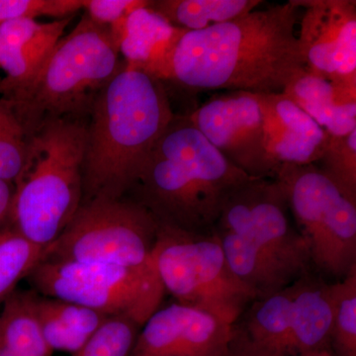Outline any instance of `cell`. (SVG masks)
I'll return each instance as SVG.
<instances>
[{
  "label": "cell",
  "mask_w": 356,
  "mask_h": 356,
  "mask_svg": "<svg viewBox=\"0 0 356 356\" xmlns=\"http://www.w3.org/2000/svg\"><path fill=\"white\" fill-rule=\"evenodd\" d=\"M331 283L306 273L293 283L292 356H307L330 350L332 327Z\"/></svg>",
  "instance_id": "e0dca14e"
},
{
  "label": "cell",
  "mask_w": 356,
  "mask_h": 356,
  "mask_svg": "<svg viewBox=\"0 0 356 356\" xmlns=\"http://www.w3.org/2000/svg\"><path fill=\"white\" fill-rule=\"evenodd\" d=\"M46 248L30 242L13 225L0 229V304L43 261Z\"/></svg>",
  "instance_id": "cb8c5ba5"
},
{
  "label": "cell",
  "mask_w": 356,
  "mask_h": 356,
  "mask_svg": "<svg viewBox=\"0 0 356 356\" xmlns=\"http://www.w3.org/2000/svg\"><path fill=\"white\" fill-rule=\"evenodd\" d=\"M315 165L344 197L356 203V130L346 136H329Z\"/></svg>",
  "instance_id": "484cf974"
},
{
  "label": "cell",
  "mask_w": 356,
  "mask_h": 356,
  "mask_svg": "<svg viewBox=\"0 0 356 356\" xmlns=\"http://www.w3.org/2000/svg\"><path fill=\"white\" fill-rule=\"evenodd\" d=\"M234 334L217 316L175 303L147 318L129 356H224Z\"/></svg>",
  "instance_id": "4fadbf2b"
},
{
  "label": "cell",
  "mask_w": 356,
  "mask_h": 356,
  "mask_svg": "<svg viewBox=\"0 0 356 356\" xmlns=\"http://www.w3.org/2000/svg\"><path fill=\"white\" fill-rule=\"evenodd\" d=\"M307 356H334L331 351H321V353H313V355Z\"/></svg>",
  "instance_id": "d6a6232c"
},
{
  "label": "cell",
  "mask_w": 356,
  "mask_h": 356,
  "mask_svg": "<svg viewBox=\"0 0 356 356\" xmlns=\"http://www.w3.org/2000/svg\"><path fill=\"white\" fill-rule=\"evenodd\" d=\"M165 292L177 303L194 307L235 325L257 300L229 268L214 233L195 234L159 222L153 254Z\"/></svg>",
  "instance_id": "8992f818"
},
{
  "label": "cell",
  "mask_w": 356,
  "mask_h": 356,
  "mask_svg": "<svg viewBox=\"0 0 356 356\" xmlns=\"http://www.w3.org/2000/svg\"><path fill=\"white\" fill-rule=\"evenodd\" d=\"M298 0L186 31L149 76L193 90L282 92L307 69L295 27Z\"/></svg>",
  "instance_id": "6da1fadb"
},
{
  "label": "cell",
  "mask_w": 356,
  "mask_h": 356,
  "mask_svg": "<svg viewBox=\"0 0 356 356\" xmlns=\"http://www.w3.org/2000/svg\"><path fill=\"white\" fill-rule=\"evenodd\" d=\"M298 39L307 69L356 83V1L298 0Z\"/></svg>",
  "instance_id": "7c38bea8"
},
{
  "label": "cell",
  "mask_w": 356,
  "mask_h": 356,
  "mask_svg": "<svg viewBox=\"0 0 356 356\" xmlns=\"http://www.w3.org/2000/svg\"><path fill=\"white\" fill-rule=\"evenodd\" d=\"M122 65L119 44L110 28L95 24L83 13L36 72L2 97L13 102L30 137L44 122L86 118L96 96Z\"/></svg>",
  "instance_id": "5b68a950"
},
{
  "label": "cell",
  "mask_w": 356,
  "mask_h": 356,
  "mask_svg": "<svg viewBox=\"0 0 356 356\" xmlns=\"http://www.w3.org/2000/svg\"><path fill=\"white\" fill-rule=\"evenodd\" d=\"M293 284L254 300L243 314L235 329L248 341L267 353L292 356L291 337Z\"/></svg>",
  "instance_id": "ffe728a7"
},
{
  "label": "cell",
  "mask_w": 356,
  "mask_h": 356,
  "mask_svg": "<svg viewBox=\"0 0 356 356\" xmlns=\"http://www.w3.org/2000/svg\"><path fill=\"white\" fill-rule=\"evenodd\" d=\"M81 9L83 0H0V25L41 16L63 19L74 16Z\"/></svg>",
  "instance_id": "f1b7e54d"
},
{
  "label": "cell",
  "mask_w": 356,
  "mask_h": 356,
  "mask_svg": "<svg viewBox=\"0 0 356 356\" xmlns=\"http://www.w3.org/2000/svg\"><path fill=\"white\" fill-rule=\"evenodd\" d=\"M140 329L132 318L110 316L72 356H129Z\"/></svg>",
  "instance_id": "83f0119b"
},
{
  "label": "cell",
  "mask_w": 356,
  "mask_h": 356,
  "mask_svg": "<svg viewBox=\"0 0 356 356\" xmlns=\"http://www.w3.org/2000/svg\"><path fill=\"white\" fill-rule=\"evenodd\" d=\"M331 289L330 350L334 356H356V267Z\"/></svg>",
  "instance_id": "d4e9b609"
},
{
  "label": "cell",
  "mask_w": 356,
  "mask_h": 356,
  "mask_svg": "<svg viewBox=\"0 0 356 356\" xmlns=\"http://www.w3.org/2000/svg\"><path fill=\"white\" fill-rule=\"evenodd\" d=\"M15 185L0 179V229L10 224Z\"/></svg>",
  "instance_id": "1f68e13d"
},
{
  "label": "cell",
  "mask_w": 356,
  "mask_h": 356,
  "mask_svg": "<svg viewBox=\"0 0 356 356\" xmlns=\"http://www.w3.org/2000/svg\"><path fill=\"white\" fill-rule=\"evenodd\" d=\"M88 116L83 202L124 197L175 118L165 83L123 60Z\"/></svg>",
  "instance_id": "7a4b0ae2"
},
{
  "label": "cell",
  "mask_w": 356,
  "mask_h": 356,
  "mask_svg": "<svg viewBox=\"0 0 356 356\" xmlns=\"http://www.w3.org/2000/svg\"><path fill=\"white\" fill-rule=\"evenodd\" d=\"M34 291L107 316H124L140 327L163 301L154 266L133 268L105 264L43 259L27 277Z\"/></svg>",
  "instance_id": "9c48e42d"
},
{
  "label": "cell",
  "mask_w": 356,
  "mask_h": 356,
  "mask_svg": "<svg viewBox=\"0 0 356 356\" xmlns=\"http://www.w3.org/2000/svg\"><path fill=\"white\" fill-rule=\"evenodd\" d=\"M147 3L134 10L124 23L119 51L127 67L149 74L186 31L170 24Z\"/></svg>",
  "instance_id": "ac0fdd59"
},
{
  "label": "cell",
  "mask_w": 356,
  "mask_h": 356,
  "mask_svg": "<svg viewBox=\"0 0 356 356\" xmlns=\"http://www.w3.org/2000/svg\"><path fill=\"white\" fill-rule=\"evenodd\" d=\"M214 229L252 243L299 280L312 266L305 241L289 219L286 196L277 180L252 178L229 196Z\"/></svg>",
  "instance_id": "30bf717a"
},
{
  "label": "cell",
  "mask_w": 356,
  "mask_h": 356,
  "mask_svg": "<svg viewBox=\"0 0 356 356\" xmlns=\"http://www.w3.org/2000/svg\"><path fill=\"white\" fill-rule=\"evenodd\" d=\"M261 3L259 0H153L147 7L175 27L201 31L252 13Z\"/></svg>",
  "instance_id": "603a6c76"
},
{
  "label": "cell",
  "mask_w": 356,
  "mask_h": 356,
  "mask_svg": "<svg viewBox=\"0 0 356 356\" xmlns=\"http://www.w3.org/2000/svg\"><path fill=\"white\" fill-rule=\"evenodd\" d=\"M204 137L252 178L269 177L264 146V117L254 93L214 95L187 115Z\"/></svg>",
  "instance_id": "8fae6325"
},
{
  "label": "cell",
  "mask_w": 356,
  "mask_h": 356,
  "mask_svg": "<svg viewBox=\"0 0 356 356\" xmlns=\"http://www.w3.org/2000/svg\"><path fill=\"white\" fill-rule=\"evenodd\" d=\"M224 356H283L273 355L267 351L261 350L248 341L241 332L235 329L233 341L229 344L228 350Z\"/></svg>",
  "instance_id": "4dcf8cb0"
},
{
  "label": "cell",
  "mask_w": 356,
  "mask_h": 356,
  "mask_svg": "<svg viewBox=\"0 0 356 356\" xmlns=\"http://www.w3.org/2000/svg\"><path fill=\"white\" fill-rule=\"evenodd\" d=\"M34 290H15L0 315V356H51L35 310Z\"/></svg>",
  "instance_id": "7402d4cb"
},
{
  "label": "cell",
  "mask_w": 356,
  "mask_h": 356,
  "mask_svg": "<svg viewBox=\"0 0 356 356\" xmlns=\"http://www.w3.org/2000/svg\"><path fill=\"white\" fill-rule=\"evenodd\" d=\"M147 0H83L84 14L95 24L106 26L119 44L124 23L136 9Z\"/></svg>",
  "instance_id": "f546056e"
},
{
  "label": "cell",
  "mask_w": 356,
  "mask_h": 356,
  "mask_svg": "<svg viewBox=\"0 0 356 356\" xmlns=\"http://www.w3.org/2000/svg\"><path fill=\"white\" fill-rule=\"evenodd\" d=\"M330 136L356 130V83L306 69L282 91Z\"/></svg>",
  "instance_id": "2e32d148"
},
{
  "label": "cell",
  "mask_w": 356,
  "mask_h": 356,
  "mask_svg": "<svg viewBox=\"0 0 356 356\" xmlns=\"http://www.w3.org/2000/svg\"><path fill=\"white\" fill-rule=\"evenodd\" d=\"M49 23L34 19L9 21L0 25V95L4 96L27 81L39 69L72 18Z\"/></svg>",
  "instance_id": "9a60e30c"
},
{
  "label": "cell",
  "mask_w": 356,
  "mask_h": 356,
  "mask_svg": "<svg viewBox=\"0 0 356 356\" xmlns=\"http://www.w3.org/2000/svg\"><path fill=\"white\" fill-rule=\"evenodd\" d=\"M273 179L284 191L311 264L343 280L356 267V203L316 165L282 166Z\"/></svg>",
  "instance_id": "ba28073f"
},
{
  "label": "cell",
  "mask_w": 356,
  "mask_h": 356,
  "mask_svg": "<svg viewBox=\"0 0 356 356\" xmlns=\"http://www.w3.org/2000/svg\"><path fill=\"white\" fill-rule=\"evenodd\" d=\"M213 233L219 238L232 273L254 293L257 299L284 289L298 280L241 236L220 229H213Z\"/></svg>",
  "instance_id": "44dd1931"
},
{
  "label": "cell",
  "mask_w": 356,
  "mask_h": 356,
  "mask_svg": "<svg viewBox=\"0 0 356 356\" xmlns=\"http://www.w3.org/2000/svg\"><path fill=\"white\" fill-rule=\"evenodd\" d=\"M250 179L204 137L187 115H175L131 191L161 224L210 234L229 196Z\"/></svg>",
  "instance_id": "3957f363"
},
{
  "label": "cell",
  "mask_w": 356,
  "mask_h": 356,
  "mask_svg": "<svg viewBox=\"0 0 356 356\" xmlns=\"http://www.w3.org/2000/svg\"><path fill=\"white\" fill-rule=\"evenodd\" d=\"M35 310L44 341L51 350L72 355L88 343L109 317L88 307L50 298L37 292Z\"/></svg>",
  "instance_id": "d6986e66"
},
{
  "label": "cell",
  "mask_w": 356,
  "mask_h": 356,
  "mask_svg": "<svg viewBox=\"0 0 356 356\" xmlns=\"http://www.w3.org/2000/svg\"><path fill=\"white\" fill-rule=\"evenodd\" d=\"M159 222L135 199L95 197L81 203L44 259L143 268L154 266Z\"/></svg>",
  "instance_id": "52a82bcc"
},
{
  "label": "cell",
  "mask_w": 356,
  "mask_h": 356,
  "mask_svg": "<svg viewBox=\"0 0 356 356\" xmlns=\"http://www.w3.org/2000/svg\"><path fill=\"white\" fill-rule=\"evenodd\" d=\"M264 117V146L269 177L282 166L315 165L329 134L283 92L254 93Z\"/></svg>",
  "instance_id": "5bb4252c"
},
{
  "label": "cell",
  "mask_w": 356,
  "mask_h": 356,
  "mask_svg": "<svg viewBox=\"0 0 356 356\" xmlns=\"http://www.w3.org/2000/svg\"><path fill=\"white\" fill-rule=\"evenodd\" d=\"M28 142L13 102L0 96V179L15 184L25 165Z\"/></svg>",
  "instance_id": "4316f807"
},
{
  "label": "cell",
  "mask_w": 356,
  "mask_h": 356,
  "mask_svg": "<svg viewBox=\"0 0 356 356\" xmlns=\"http://www.w3.org/2000/svg\"><path fill=\"white\" fill-rule=\"evenodd\" d=\"M88 123L76 117L53 119L29 137L14 184L10 224L40 247L57 240L83 203Z\"/></svg>",
  "instance_id": "277c9868"
},
{
  "label": "cell",
  "mask_w": 356,
  "mask_h": 356,
  "mask_svg": "<svg viewBox=\"0 0 356 356\" xmlns=\"http://www.w3.org/2000/svg\"><path fill=\"white\" fill-rule=\"evenodd\" d=\"M0 79H1V77H0Z\"/></svg>",
  "instance_id": "836d02e7"
}]
</instances>
